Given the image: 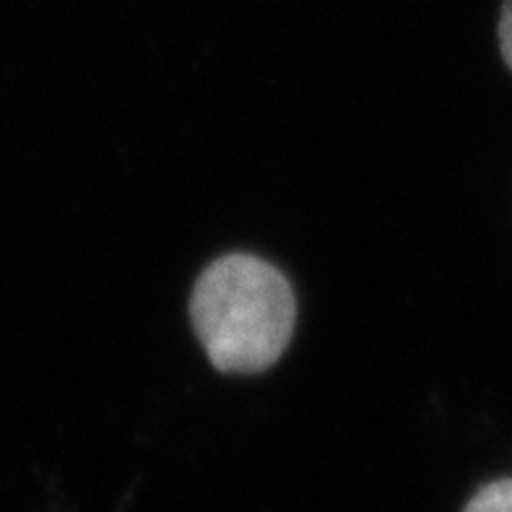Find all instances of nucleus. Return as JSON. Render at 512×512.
<instances>
[{"label":"nucleus","instance_id":"f257e3e1","mask_svg":"<svg viewBox=\"0 0 512 512\" xmlns=\"http://www.w3.org/2000/svg\"><path fill=\"white\" fill-rule=\"evenodd\" d=\"M297 299L268 260L229 253L203 268L190 323L208 362L224 375H258L279 362L294 333Z\"/></svg>","mask_w":512,"mask_h":512},{"label":"nucleus","instance_id":"7ed1b4c3","mask_svg":"<svg viewBox=\"0 0 512 512\" xmlns=\"http://www.w3.org/2000/svg\"><path fill=\"white\" fill-rule=\"evenodd\" d=\"M500 50L507 68L512 71V0H505L500 16Z\"/></svg>","mask_w":512,"mask_h":512},{"label":"nucleus","instance_id":"f03ea898","mask_svg":"<svg viewBox=\"0 0 512 512\" xmlns=\"http://www.w3.org/2000/svg\"><path fill=\"white\" fill-rule=\"evenodd\" d=\"M463 512H512V479L489 481L468 500Z\"/></svg>","mask_w":512,"mask_h":512}]
</instances>
